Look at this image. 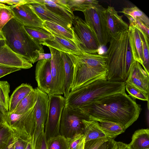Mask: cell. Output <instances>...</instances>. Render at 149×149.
<instances>
[{
	"label": "cell",
	"instance_id": "obj_1",
	"mask_svg": "<svg viewBox=\"0 0 149 149\" xmlns=\"http://www.w3.org/2000/svg\"><path fill=\"white\" fill-rule=\"evenodd\" d=\"M78 108L86 120L116 122L126 129L137 120L141 110L135 99L125 92L97 98Z\"/></svg>",
	"mask_w": 149,
	"mask_h": 149
},
{
	"label": "cell",
	"instance_id": "obj_2",
	"mask_svg": "<svg viewBox=\"0 0 149 149\" xmlns=\"http://www.w3.org/2000/svg\"><path fill=\"white\" fill-rule=\"evenodd\" d=\"M105 54L107 56V80L125 83L132 64L136 61L130 44L128 29L111 38Z\"/></svg>",
	"mask_w": 149,
	"mask_h": 149
},
{
	"label": "cell",
	"instance_id": "obj_3",
	"mask_svg": "<svg viewBox=\"0 0 149 149\" xmlns=\"http://www.w3.org/2000/svg\"><path fill=\"white\" fill-rule=\"evenodd\" d=\"M107 74L98 76L86 85L71 91L65 98V106L78 108L97 98L112 94L125 92V84L109 81Z\"/></svg>",
	"mask_w": 149,
	"mask_h": 149
},
{
	"label": "cell",
	"instance_id": "obj_4",
	"mask_svg": "<svg viewBox=\"0 0 149 149\" xmlns=\"http://www.w3.org/2000/svg\"><path fill=\"white\" fill-rule=\"evenodd\" d=\"M2 32L4 42L10 49L32 64L37 62L39 53H44L42 45L35 41L24 26L14 18L4 26Z\"/></svg>",
	"mask_w": 149,
	"mask_h": 149
},
{
	"label": "cell",
	"instance_id": "obj_5",
	"mask_svg": "<svg viewBox=\"0 0 149 149\" xmlns=\"http://www.w3.org/2000/svg\"><path fill=\"white\" fill-rule=\"evenodd\" d=\"M72 27L76 39V45L81 51L96 54L100 48L97 38L91 28L82 19L75 16Z\"/></svg>",
	"mask_w": 149,
	"mask_h": 149
},
{
	"label": "cell",
	"instance_id": "obj_6",
	"mask_svg": "<svg viewBox=\"0 0 149 149\" xmlns=\"http://www.w3.org/2000/svg\"><path fill=\"white\" fill-rule=\"evenodd\" d=\"M105 9L98 3L83 12L85 21L93 31L100 47L106 46L111 38L104 17Z\"/></svg>",
	"mask_w": 149,
	"mask_h": 149
},
{
	"label": "cell",
	"instance_id": "obj_7",
	"mask_svg": "<svg viewBox=\"0 0 149 149\" xmlns=\"http://www.w3.org/2000/svg\"><path fill=\"white\" fill-rule=\"evenodd\" d=\"M35 104L24 114L17 115L8 112L5 115L6 123L13 132L27 141L31 140L35 128Z\"/></svg>",
	"mask_w": 149,
	"mask_h": 149
},
{
	"label": "cell",
	"instance_id": "obj_8",
	"mask_svg": "<svg viewBox=\"0 0 149 149\" xmlns=\"http://www.w3.org/2000/svg\"><path fill=\"white\" fill-rule=\"evenodd\" d=\"M48 95L49 99V110L44 128L47 140L60 135V121L65 103V98L61 95Z\"/></svg>",
	"mask_w": 149,
	"mask_h": 149
},
{
	"label": "cell",
	"instance_id": "obj_9",
	"mask_svg": "<svg viewBox=\"0 0 149 149\" xmlns=\"http://www.w3.org/2000/svg\"><path fill=\"white\" fill-rule=\"evenodd\" d=\"M86 119L78 108L72 109L65 106L60 123V134L66 138L79 134H84L83 120Z\"/></svg>",
	"mask_w": 149,
	"mask_h": 149
},
{
	"label": "cell",
	"instance_id": "obj_10",
	"mask_svg": "<svg viewBox=\"0 0 149 149\" xmlns=\"http://www.w3.org/2000/svg\"><path fill=\"white\" fill-rule=\"evenodd\" d=\"M48 47L52 54L51 63L52 83L50 94L63 95L65 79L63 61L60 51L53 48Z\"/></svg>",
	"mask_w": 149,
	"mask_h": 149
},
{
	"label": "cell",
	"instance_id": "obj_11",
	"mask_svg": "<svg viewBox=\"0 0 149 149\" xmlns=\"http://www.w3.org/2000/svg\"><path fill=\"white\" fill-rule=\"evenodd\" d=\"M125 85L136 88L144 93L149 95V74L136 61L131 67L128 77L125 82Z\"/></svg>",
	"mask_w": 149,
	"mask_h": 149
},
{
	"label": "cell",
	"instance_id": "obj_12",
	"mask_svg": "<svg viewBox=\"0 0 149 149\" xmlns=\"http://www.w3.org/2000/svg\"><path fill=\"white\" fill-rule=\"evenodd\" d=\"M14 18L24 26L44 28L43 22L34 11L29 4L10 6Z\"/></svg>",
	"mask_w": 149,
	"mask_h": 149
},
{
	"label": "cell",
	"instance_id": "obj_13",
	"mask_svg": "<svg viewBox=\"0 0 149 149\" xmlns=\"http://www.w3.org/2000/svg\"><path fill=\"white\" fill-rule=\"evenodd\" d=\"M51 59L38 61L35 71L38 88L47 94H50L52 86Z\"/></svg>",
	"mask_w": 149,
	"mask_h": 149
},
{
	"label": "cell",
	"instance_id": "obj_14",
	"mask_svg": "<svg viewBox=\"0 0 149 149\" xmlns=\"http://www.w3.org/2000/svg\"><path fill=\"white\" fill-rule=\"evenodd\" d=\"M106 26L111 38L128 30L129 26L119 15L115 8L110 6L105 8L104 13Z\"/></svg>",
	"mask_w": 149,
	"mask_h": 149
},
{
	"label": "cell",
	"instance_id": "obj_15",
	"mask_svg": "<svg viewBox=\"0 0 149 149\" xmlns=\"http://www.w3.org/2000/svg\"><path fill=\"white\" fill-rule=\"evenodd\" d=\"M0 64L21 69L33 66L32 63L13 51L5 43L0 47Z\"/></svg>",
	"mask_w": 149,
	"mask_h": 149
},
{
	"label": "cell",
	"instance_id": "obj_16",
	"mask_svg": "<svg viewBox=\"0 0 149 149\" xmlns=\"http://www.w3.org/2000/svg\"><path fill=\"white\" fill-rule=\"evenodd\" d=\"M31 2L43 5L49 11L72 24L75 15L66 6V0H31Z\"/></svg>",
	"mask_w": 149,
	"mask_h": 149
},
{
	"label": "cell",
	"instance_id": "obj_17",
	"mask_svg": "<svg viewBox=\"0 0 149 149\" xmlns=\"http://www.w3.org/2000/svg\"><path fill=\"white\" fill-rule=\"evenodd\" d=\"M128 31L130 42L134 59L143 66L142 45L140 32L136 22L130 24Z\"/></svg>",
	"mask_w": 149,
	"mask_h": 149
},
{
	"label": "cell",
	"instance_id": "obj_18",
	"mask_svg": "<svg viewBox=\"0 0 149 149\" xmlns=\"http://www.w3.org/2000/svg\"><path fill=\"white\" fill-rule=\"evenodd\" d=\"M52 34L54 38L45 41L41 44L42 45L50 47L60 52L69 54H79L84 53L79 49L73 41L54 34Z\"/></svg>",
	"mask_w": 149,
	"mask_h": 149
},
{
	"label": "cell",
	"instance_id": "obj_19",
	"mask_svg": "<svg viewBox=\"0 0 149 149\" xmlns=\"http://www.w3.org/2000/svg\"><path fill=\"white\" fill-rule=\"evenodd\" d=\"M29 4L34 11L43 22H51L72 29V24L49 11L43 5L37 3Z\"/></svg>",
	"mask_w": 149,
	"mask_h": 149
},
{
	"label": "cell",
	"instance_id": "obj_20",
	"mask_svg": "<svg viewBox=\"0 0 149 149\" xmlns=\"http://www.w3.org/2000/svg\"><path fill=\"white\" fill-rule=\"evenodd\" d=\"M33 89L31 85L27 84H22L17 88L10 97L8 112H13L20 102Z\"/></svg>",
	"mask_w": 149,
	"mask_h": 149
},
{
	"label": "cell",
	"instance_id": "obj_21",
	"mask_svg": "<svg viewBox=\"0 0 149 149\" xmlns=\"http://www.w3.org/2000/svg\"><path fill=\"white\" fill-rule=\"evenodd\" d=\"M128 145L130 149H149V130L141 129L136 131Z\"/></svg>",
	"mask_w": 149,
	"mask_h": 149
},
{
	"label": "cell",
	"instance_id": "obj_22",
	"mask_svg": "<svg viewBox=\"0 0 149 149\" xmlns=\"http://www.w3.org/2000/svg\"><path fill=\"white\" fill-rule=\"evenodd\" d=\"M60 54L63 61L65 69V79L63 94L64 97L66 98L71 91V87L73 77L74 67L72 61L68 54L62 52H60Z\"/></svg>",
	"mask_w": 149,
	"mask_h": 149
},
{
	"label": "cell",
	"instance_id": "obj_23",
	"mask_svg": "<svg viewBox=\"0 0 149 149\" xmlns=\"http://www.w3.org/2000/svg\"><path fill=\"white\" fill-rule=\"evenodd\" d=\"M43 28L52 33L71 40L75 43L76 39L72 29L65 27L55 23L44 21Z\"/></svg>",
	"mask_w": 149,
	"mask_h": 149
},
{
	"label": "cell",
	"instance_id": "obj_24",
	"mask_svg": "<svg viewBox=\"0 0 149 149\" xmlns=\"http://www.w3.org/2000/svg\"><path fill=\"white\" fill-rule=\"evenodd\" d=\"M84 134L85 142L100 138L107 137L100 128L98 122L83 120Z\"/></svg>",
	"mask_w": 149,
	"mask_h": 149
},
{
	"label": "cell",
	"instance_id": "obj_25",
	"mask_svg": "<svg viewBox=\"0 0 149 149\" xmlns=\"http://www.w3.org/2000/svg\"><path fill=\"white\" fill-rule=\"evenodd\" d=\"M99 123L101 130L108 138L113 139L126 130L124 126L117 123L105 121Z\"/></svg>",
	"mask_w": 149,
	"mask_h": 149
},
{
	"label": "cell",
	"instance_id": "obj_26",
	"mask_svg": "<svg viewBox=\"0 0 149 149\" xmlns=\"http://www.w3.org/2000/svg\"><path fill=\"white\" fill-rule=\"evenodd\" d=\"M24 28L30 36L41 45L46 41L54 38L52 33L44 28L27 26H24Z\"/></svg>",
	"mask_w": 149,
	"mask_h": 149
},
{
	"label": "cell",
	"instance_id": "obj_27",
	"mask_svg": "<svg viewBox=\"0 0 149 149\" xmlns=\"http://www.w3.org/2000/svg\"><path fill=\"white\" fill-rule=\"evenodd\" d=\"M37 99L36 93L33 89L20 102L13 112L11 113L20 115L25 113L36 104Z\"/></svg>",
	"mask_w": 149,
	"mask_h": 149
},
{
	"label": "cell",
	"instance_id": "obj_28",
	"mask_svg": "<svg viewBox=\"0 0 149 149\" xmlns=\"http://www.w3.org/2000/svg\"><path fill=\"white\" fill-rule=\"evenodd\" d=\"M10 85L7 81H0V111L4 115L9 112Z\"/></svg>",
	"mask_w": 149,
	"mask_h": 149
},
{
	"label": "cell",
	"instance_id": "obj_29",
	"mask_svg": "<svg viewBox=\"0 0 149 149\" xmlns=\"http://www.w3.org/2000/svg\"><path fill=\"white\" fill-rule=\"evenodd\" d=\"M96 0H66L67 6L72 12L80 11L83 12L98 3Z\"/></svg>",
	"mask_w": 149,
	"mask_h": 149
},
{
	"label": "cell",
	"instance_id": "obj_30",
	"mask_svg": "<svg viewBox=\"0 0 149 149\" xmlns=\"http://www.w3.org/2000/svg\"><path fill=\"white\" fill-rule=\"evenodd\" d=\"M120 12L132 17L136 21H141L146 26L149 27V19L148 16L136 6L125 7Z\"/></svg>",
	"mask_w": 149,
	"mask_h": 149
},
{
	"label": "cell",
	"instance_id": "obj_31",
	"mask_svg": "<svg viewBox=\"0 0 149 149\" xmlns=\"http://www.w3.org/2000/svg\"><path fill=\"white\" fill-rule=\"evenodd\" d=\"M137 26L140 32V38L142 45L143 57V67L145 71L149 74V36L137 25Z\"/></svg>",
	"mask_w": 149,
	"mask_h": 149
},
{
	"label": "cell",
	"instance_id": "obj_32",
	"mask_svg": "<svg viewBox=\"0 0 149 149\" xmlns=\"http://www.w3.org/2000/svg\"><path fill=\"white\" fill-rule=\"evenodd\" d=\"M47 149H68L67 138L61 135L49 138L47 140Z\"/></svg>",
	"mask_w": 149,
	"mask_h": 149
},
{
	"label": "cell",
	"instance_id": "obj_33",
	"mask_svg": "<svg viewBox=\"0 0 149 149\" xmlns=\"http://www.w3.org/2000/svg\"><path fill=\"white\" fill-rule=\"evenodd\" d=\"M14 16L10 6L0 3V31Z\"/></svg>",
	"mask_w": 149,
	"mask_h": 149
},
{
	"label": "cell",
	"instance_id": "obj_34",
	"mask_svg": "<svg viewBox=\"0 0 149 149\" xmlns=\"http://www.w3.org/2000/svg\"><path fill=\"white\" fill-rule=\"evenodd\" d=\"M13 134V131L7 124L0 128V149H5Z\"/></svg>",
	"mask_w": 149,
	"mask_h": 149
},
{
	"label": "cell",
	"instance_id": "obj_35",
	"mask_svg": "<svg viewBox=\"0 0 149 149\" xmlns=\"http://www.w3.org/2000/svg\"><path fill=\"white\" fill-rule=\"evenodd\" d=\"M67 139L68 149H78L85 141V137L84 134L80 133Z\"/></svg>",
	"mask_w": 149,
	"mask_h": 149
},
{
	"label": "cell",
	"instance_id": "obj_36",
	"mask_svg": "<svg viewBox=\"0 0 149 149\" xmlns=\"http://www.w3.org/2000/svg\"><path fill=\"white\" fill-rule=\"evenodd\" d=\"M125 90L129 95L134 99L149 101V95L146 94L138 89L128 85H125Z\"/></svg>",
	"mask_w": 149,
	"mask_h": 149
},
{
	"label": "cell",
	"instance_id": "obj_37",
	"mask_svg": "<svg viewBox=\"0 0 149 149\" xmlns=\"http://www.w3.org/2000/svg\"><path fill=\"white\" fill-rule=\"evenodd\" d=\"M108 139V137H104L85 142L84 149H97Z\"/></svg>",
	"mask_w": 149,
	"mask_h": 149
},
{
	"label": "cell",
	"instance_id": "obj_38",
	"mask_svg": "<svg viewBox=\"0 0 149 149\" xmlns=\"http://www.w3.org/2000/svg\"><path fill=\"white\" fill-rule=\"evenodd\" d=\"M14 149H25L28 141L25 140L13 132Z\"/></svg>",
	"mask_w": 149,
	"mask_h": 149
},
{
	"label": "cell",
	"instance_id": "obj_39",
	"mask_svg": "<svg viewBox=\"0 0 149 149\" xmlns=\"http://www.w3.org/2000/svg\"><path fill=\"white\" fill-rule=\"evenodd\" d=\"M35 149H47V139L44 130L41 132L37 141Z\"/></svg>",
	"mask_w": 149,
	"mask_h": 149
},
{
	"label": "cell",
	"instance_id": "obj_40",
	"mask_svg": "<svg viewBox=\"0 0 149 149\" xmlns=\"http://www.w3.org/2000/svg\"><path fill=\"white\" fill-rule=\"evenodd\" d=\"M21 69L0 64V78L8 74L20 70Z\"/></svg>",
	"mask_w": 149,
	"mask_h": 149
},
{
	"label": "cell",
	"instance_id": "obj_41",
	"mask_svg": "<svg viewBox=\"0 0 149 149\" xmlns=\"http://www.w3.org/2000/svg\"><path fill=\"white\" fill-rule=\"evenodd\" d=\"M0 3L10 6H16L26 4H30V0H0Z\"/></svg>",
	"mask_w": 149,
	"mask_h": 149
},
{
	"label": "cell",
	"instance_id": "obj_42",
	"mask_svg": "<svg viewBox=\"0 0 149 149\" xmlns=\"http://www.w3.org/2000/svg\"><path fill=\"white\" fill-rule=\"evenodd\" d=\"M108 140L102 143L97 149H113L115 141L113 139L108 138Z\"/></svg>",
	"mask_w": 149,
	"mask_h": 149
},
{
	"label": "cell",
	"instance_id": "obj_43",
	"mask_svg": "<svg viewBox=\"0 0 149 149\" xmlns=\"http://www.w3.org/2000/svg\"><path fill=\"white\" fill-rule=\"evenodd\" d=\"M113 149H130L128 144L121 142L115 141Z\"/></svg>",
	"mask_w": 149,
	"mask_h": 149
},
{
	"label": "cell",
	"instance_id": "obj_44",
	"mask_svg": "<svg viewBox=\"0 0 149 149\" xmlns=\"http://www.w3.org/2000/svg\"><path fill=\"white\" fill-rule=\"evenodd\" d=\"M136 23L138 26L143 31L145 32L147 35L149 36V27L146 26L143 22L139 20H136Z\"/></svg>",
	"mask_w": 149,
	"mask_h": 149
},
{
	"label": "cell",
	"instance_id": "obj_45",
	"mask_svg": "<svg viewBox=\"0 0 149 149\" xmlns=\"http://www.w3.org/2000/svg\"><path fill=\"white\" fill-rule=\"evenodd\" d=\"M52 54L51 53H40L37 58V62L43 60L49 59H51Z\"/></svg>",
	"mask_w": 149,
	"mask_h": 149
},
{
	"label": "cell",
	"instance_id": "obj_46",
	"mask_svg": "<svg viewBox=\"0 0 149 149\" xmlns=\"http://www.w3.org/2000/svg\"><path fill=\"white\" fill-rule=\"evenodd\" d=\"M7 124L5 115L0 111V128Z\"/></svg>",
	"mask_w": 149,
	"mask_h": 149
},
{
	"label": "cell",
	"instance_id": "obj_47",
	"mask_svg": "<svg viewBox=\"0 0 149 149\" xmlns=\"http://www.w3.org/2000/svg\"><path fill=\"white\" fill-rule=\"evenodd\" d=\"M5 149H14V142L13 136Z\"/></svg>",
	"mask_w": 149,
	"mask_h": 149
},
{
	"label": "cell",
	"instance_id": "obj_48",
	"mask_svg": "<svg viewBox=\"0 0 149 149\" xmlns=\"http://www.w3.org/2000/svg\"><path fill=\"white\" fill-rule=\"evenodd\" d=\"M25 149H32L31 140H29L28 141Z\"/></svg>",
	"mask_w": 149,
	"mask_h": 149
},
{
	"label": "cell",
	"instance_id": "obj_49",
	"mask_svg": "<svg viewBox=\"0 0 149 149\" xmlns=\"http://www.w3.org/2000/svg\"><path fill=\"white\" fill-rule=\"evenodd\" d=\"M5 40V38L4 37L3 33L2 31H0V40L4 41Z\"/></svg>",
	"mask_w": 149,
	"mask_h": 149
},
{
	"label": "cell",
	"instance_id": "obj_50",
	"mask_svg": "<svg viewBox=\"0 0 149 149\" xmlns=\"http://www.w3.org/2000/svg\"><path fill=\"white\" fill-rule=\"evenodd\" d=\"M5 43L4 41L2 40H0V47L3 45Z\"/></svg>",
	"mask_w": 149,
	"mask_h": 149
},
{
	"label": "cell",
	"instance_id": "obj_51",
	"mask_svg": "<svg viewBox=\"0 0 149 149\" xmlns=\"http://www.w3.org/2000/svg\"><path fill=\"white\" fill-rule=\"evenodd\" d=\"M85 142L83 143V144L81 146L79 149H84V146Z\"/></svg>",
	"mask_w": 149,
	"mask_h": 149
}]
</instances>
